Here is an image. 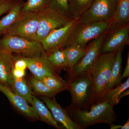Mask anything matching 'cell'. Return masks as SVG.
Instances as JSON below:
<instances>
[{"label":"cell","instance_id":"cell-23","mask_svg":"<svg viewBox=\"0 0 129 129\" xmlns=\"http://www.w3.org/2000/svg\"><path fill=\"white\" fill-rule=\"evenodd\" d=\"M94 0H69V10L72 17L79 19L91 6Z\"/></svg>","mask_w":129,"mask_h":129},{"label":"cell","instance_id":"cell-31","mask_svg":"<svg viewBox=\"0 0 129 129\" xmlns=\"http://www.w3.org/2000/svg\"><path fill=\"white\" fill-rule=\"evenodd\" d=\"M13 76L18 78H23L25 76V70L16 69L13 68L12 71Z\"/></svg>","mask_w":129,"mask_h":129},{"label":"cell","instance_id":"cell-20","mask_svg":"<svg viewBox=\"0 0 129 129\" xmlns=\"http://www.w3.org/2000/svg\"><path fill=\"white\" fill-rule=\"evenodd\" d=\"M11 90L25 99L28 103L31 104L33 95L30 87L23 78H18L13 77Z\"/></svg>","mask_w":129,"mask_h":129},{"label":"cell","instance_id":"cell-15","mask_svg":"<svg viewBox=\"0 0 129 129\" xmlns=\"http://www.w3.org/2000/svg\"><path fill=\"white\" fill-rule=\"evenodd\" d=\"M15 60L12 53L0 49V83L11 89L13 78L12 71Z\"/></svg>","mask_w":129,"mask_h":129},{"label":"cell","instance_id":"cell-30","mask_svg":"<svg viewBox=\"0 0 129 129\" xmlns=\"http://www.w3.org/2000/svg\"><path fill=\"white\" fill-rule=\"evenodd\" d=\"M15 58L16 60L14 63V68L25 70L27 68V63L25 60L19 56H15Z\"/></svg>","mask_w":129,"mask_h":129},{"label":"cell","instance_id":"cell-10","mask_svg":"<svg viewBox=\"0 0 129 129\" xmlns=\"http://www.w3.org/2000/svg\"><path fill=\"white\" fill-rule=\"evenodd\" d=\"M129 24L114 28H109L103 42L100 55L123 50L129 44Z\"/></svg>","mask_w":129,"mask_h":129},{"label":"cell","instance_id":"cell-34","mask_svg":"<svg viewBox=\"0 0 129 129\" xmlns=\"http://www.w3.org/2000/svg\"><path fill=\"white\" fill-rule=\"evenodd\" d=\"M121 129H129V119L127 120V122H125L123 126H122Z\"/></svg>","mask_w":129,"mask_h":129},{"label":"cell","instance_id":"cell-7","mask_svg":"<svg viewBox=\"0 0 129 129\" xmlns=\"http://www.w3.org/2000/svg\"><path fill=\"white\" fill-rule=\"evenodd\" d=\"M118 0H94L91 6L79 19L84 24L111 21L115 14Z\"/></svg>","mask_w":129,"mask_h":129},{"label":"cell","instance_id":"cell-21","mask_svg":"<svg viewBox=\"0 0 129 129\" xmlns=\"http://www.w3.org/2000/svg\"><path fill=\"white\" fill-rule=\"evenodd\" d=\"M66 60L68 70L70 71L82 57L85 51V47L82 48L73 45H68L63 48Z\"/></svg>","mask_w":129,"mask_h":129},{"label":"cell","instance_id":"cell-5","mask_svg":"<svg viewBox=\"0 0 129 129\" xmlns=\"http://www.w3.org/2000/svg\"><path fill=\"white\" fill-rule=\"evenodd\" d=\"M111 23V21H102L81 24L79 22L71 33L66 46L73 45L85 48L90 42L107 32Z\"/></svg>","mask_w":129,"mask_h":129},{"label":"cell","instance_id":"cell-19","mask_svg":"<svg viewBox=\"0 0 129 129\" xmlns=\"http://www.w3.org/2000/svg\"><path fill=\"white\" fill-rule=\"evenodd\" d=\"M122 51H118L115 54L114 62L112 68L111 78L107 87V90L115 87L121 83L122 74Z\"/></svg>","mask_w":129,"mask_h":129},{"label":"cell","instance_id":"cell-2","mask_svg":"<svg viewBox=\"0 0 129 129\" xmlns=\"http://www.w3.org/2000/svg\"><path fill=\"white\" fill-rule=\"evenodd\" d=\"M116 53L100 55L89 72L93 86V104L102 101L111 78Z\"/></svg>","mask_w":129,"mask_h":129},{"label":"cell","instance_id":"cell-16","mask_svg":"<svg viewBox=\"0 0 129 129\" xmlns=\"http://www.w3.org/2000/svg\"><path fill=\"white\" fill-rule=\"evenodd\" d=\"M129 24V0H118L115 14L109 29Z\"/></svg>","mask_w":129,"mask_h":129},{"label":"cell","instance_id":"cell-33","mask_svg":"<svg viewBox=\"0 0 129 129\" xmlns=\"http://www.w3.org/2000/svg\"><path fill=\"white\" fill-rule=\"evenodd\" d=\"M129 94V89H127L125 90L122 93L120 94V96L119 98V101L122 99L124 97L128 95Z\"/></svg>","mask_w":129,"mask_h":129},{"label":"cell","instance_id":"cell-26","mask_svg":"<svg viewBox=\"0 0 129 129\" xmlns=\"http://www.w3.org/2000/svg\"><path fill=\"white\" fill-rule=\"evenodd\" d=\"M35 78L52 89L59 90L60 91L68 89V82L63 80L59 76H46Z\"/></svg>","mask_w":129,"mask_h":129},{"label":"cell","instance_id":"cell-1","mask_svg":"<svg viewBox=\"0 0 129 129\" xmlns=\"http://www.w3.org/2000/svg\"><path fill=\"white\" fill-rule=\"evenodd\" d=\"M66 111L79 129L86 128L100 123L111 125L117 118L113 107L105 101L92 104L89 111L69 107Z\"/></svg>","mask_w":129,"mask_h":129},{"label":"cell","instance_id":"cell-17","mask_svg":"<svg viewBox=\"0 0 129 129\" xmlns=\"http://www.w3.org/2000/svg\"><path fill=\"white\" fill-rule=\"evenodd\" d=\"M31 104L36 111L39 118L50 125L57 128H60V126L54 119L51 113L40 100L33 96V100Z\"/></svg>","mask_w":129,"mask_h":129},{"label":"cell","instance_id":"cell-12","mask_svg":"<svg viewBox=\"0 0 129 129\" xmlns=\"http://www.w3.org/2000/svg\"><path fill=\"white\" fill-rule=\"evenodd\" d=\"M21 57L25 60L27 63V68L34 75V77L58 76L56 73L55 70L48 61L47 53L37 57Z\"/></svg>","mask_w":129,"mask_h":129},{"label":"cell","instance_id":"cell-4","mask_svg":"<svg viewBox=\"0 0 129 129\" xmlns=\"http://www.w3.org/2000/svg\"><path fill=\"white\" fill-rule=\"evenodd\" d=\"M0 49L27 58L37 57L46 53L40 42L8 34L0 40Z\"/></svg>","mask_w":129,"mask_h":129},{"label":"cell","instance_id":"cell-18","mask_svg":"<svg viewBox=\"0 0 129 129\" xmlns=\"http://www.w3.org/2000/svg\"><path fill=\"white\" fill-rule=\"evenodd\" d=\"M24 2L21 0L13 8L6 16L0 19V36L7 34L11 25L21 13Z\"/></svg>","mask_w":129,"mask_h":129},{"label":"cell","instance_id":"cell-24","mask_svg":"<svg viewBox=\"0 0 129 129\" xmlns=\"http://www.w3.org/2000/svg\"><path fill=\"white\" fill-rule=\"evenodd\" d=\"M47 56L48 61L56 71L68 69L66 56L63 48L54 50L47 53Z\"/></svg>","mask_w":129,"mask_h":129},{"label":"cell","instance_id":"cell-9","mask_svg":"<svg viewBox=\"0 0 129 129\" xmlns=\"http://www.w3.org/2000/svg\"><path fill=\"white\" fill-rule=\"evenodd\" d=\"M107 32L91 41L87 45L82 57L73 69L68 72L70 77L89 73L100 55L101 48Z\"/></svg>","mask_w":129,"mask_h":129},{"label":"cell","instance_id":"cell-13","mask_svg":"<svg viewBox=\"0 0 129 129\" xmlns=\"http://www.w3.org/2000/svg\"><path fill=\"white\" fill-rule=\"evenodd\" d=\"M43 102L50 110L54 119L60 122L67 129H79L75 123L73 121L67 112L56 101L55 97H49L44 96L42 98Z\"/></svg>","mask_w":129,"mask_h":129},{"label":"cell","instance_id":"cell-11","mask_svg":"<svg viewBox=\"0 0 129 129\" xmlns=\"http://www.w3.org/2000/svg\"><path fill=\"white\" fill-rule=\"evenodd\" d=\"M79 19H73L64 26L52 30L41 42L46 52L64 48Z\"/></svg>","mask_w":129,"mask_h":129},{"label":"cell","instance_id":"cell-6","mask_svg":"<svg viewBox=\"0 0 129 129\" xmlns=\"http://www.w3.org/2000/svg\"><path fill=\"white\" fill-rule=\"evenodd\" d=\"M38 13L36 40L40 42L52 30L64 26L73 19L49 7L45 8Z\"/></svg>","mask_w":129,"mask_h":129},{"label":"cell","instance_id":"cell-22","mask_svg":"<svg viewBox=\"0 0 129 129\" xmlns=\"http://www.w3.org/2000/svg\"><path fill=\"white\" fill-rule=\"evenodd\" d=\"M129 88V78L123 83H120L114 88L106 91L102 101H106L112 107L117 105L120 101L119 100L121 93Z\"/></svg>","mask_w":129,"mask_h":129},{"label":"cell","instance_id":"cell-27","mask_svg":"<svg viewBox=\"0 0 129 129\" xmlns=\"http://www.w3.org/2000/svg\"><path fill=\"white\" fill-rule=\"evenodd\" d=\"M50 0H28L24 2L21 13L26 12H38L48 7Z\"/></svg>","mask_w":129,"mask_h":129},{"label":"cell","instance_id":"cell-32","mask_svg":"<svg viewBox=\"0 0 129 129\" xmlns=\"http://www.w3.org/2000/svg\"><path fill=\"white\" fill-rule=\"evenodd\" d=\"M129 76V55L128 53V57H127V62H126L125 68L124 70L123 74H122V79L125 78H128Z\"/></svg>","mask_w":129,"mask_h":129},{"label":"cell","instance_id":"cell-28","mask_svg":"<svg viewBox=\"0 0 129 129\" xmlns=\"http://www.w3.org/2000/svg\"><path fill=\"white\" fill-rule=\"evenodd\" d=\"M48 7L73 18L70 12L69 0H50Z\"/></svg>","mask_w":129,"mask_h":129},{"label":"cell","instance_id":"cell-8","mask_svg":"<svg viewBox=\"0 0 129 129\" xmlns=\"http://www.w3.org/2000/svg\"><path fill=\"white\" fill-rule=\"evenodd\" d=\"M39 22L38 12L21 13L9 27L7 34L36 40Z\"/></svg>","mask_w":129,"mask_h":129},{"label":"cell","instance_id":"cell-35","mask_svg":"<svg viewBox=\"0 0 129 129\" xmlns=\"http://www.w3.org/2000/svg\"><path fill=\"white\" fill-rule=\"evenodd\" d=\"M122 125H113V124L111 125V129H119L121 128Z\"/></svg>","mask_w":129,"mask_h":129},{"label":"cell","instance_id":"cell-29","mask_svg":"<svg viewBox=\"0 0 129 129\" xmlns=\"http://www.w3.org/2000/svg\"><path fill=\"white\" fill-rule=\"evenodd\" d=\"M21 0H0V16L7 13Z\"/></svg>","mask_w":129,"mask_h":129},{"label":"cell","instance_id":"cell-14","mask_svg":"<svg viewBox=\"0 0 129 129\" xmlns=\"http://www.w3.org/2000/svg\"><path fill=\"white\" fill-rule=\"evenodd\" d=\"M0 91L6 95L14 107L20 112L31 118H39L34 108L29 106L25 99L14 93L9 87L0 83Z\"/></svg>","mask_w":129,"mask_h":129},{"label":"cell","instance_id":"cell-25","mask_svg":"<svg viewBox=\"0 0 129 129\" xmlns=\"http://www.w3.org/2000/svg\"><path fill=\"white\" fill-rule=\"evenodd\" d=\"M30 84L33 90L36 94L44 96L53 97L60 91L59 90L49 88L44 83L34 77L30 79Z\"/></svg>","mask_w":129,"mask_h":129},{"label":"cell","instance_id":"cell-3","mask_svg":"<svg viewBox=\"0 0 129 129\" xmlns=\"http://www.w3.org/2000/svg\"><path fill=\"white\" fill-rule=\"evenodd\" d=\"M68 89L72 96L69 108L88 110L94 104V92L92 81L89 73L70 77Z\"/></svg>","mask_w":129,"mask_h":129}]
</instances>
